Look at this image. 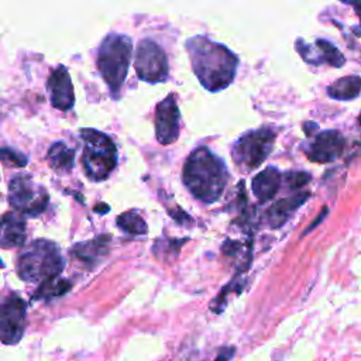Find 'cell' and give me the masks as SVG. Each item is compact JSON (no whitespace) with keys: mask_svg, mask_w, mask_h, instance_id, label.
Segmentation results:
<instances>
[{"mask_svg":"<svg viewBox=\"0 0 361 361\" xmlns=\"http://www.w3.org/2000/svg\"><path fill=\"white\" fill-rule=\"evenodd\" d=\"M27 305L20 296H8L0 303V341L3 344H17L25 329Z\"/></svg>","mask_w":361,"mask_h":361,"instance_id":"obj_9","label":"cell"},{"mask_svg":"<svg viewBox=\"0 0 361 361\" xmlns=\"http://www.w3.org/2000/svg\"><path fill=\"white\" fill-rule=\"evenodd\" d=\"M107 240L109 237H99L92 241L76 244L73 248V255L86 264H94L102 254H106Z\"/></svg>","mask_w":361,"mask_h":361,"instance_id":"obj_18","label":"cell"},{"mask_svg":"<svg viewBox=\"0 0 361 361\" xmlns=\"http://www.w3.org/2000/svg\"><path fill=\"white\" fill-rule=\"evenodd\" d=\"M281 182H282V175L278 169L269 166V168L261 171L252 179L254 196L258 197L259 200L272 199L276 195V192L279 190Z\"/></svg>","mask_w":361,"mask_h":361,"instance_id":"obj_15","label":"cell"},{"mask_svg":"<svg viewBox=\"0 0 361 361\" xmlns=\"http://www.w3.org/2000/svg\"><path fill=\"white\" fill-rule=\"evenodd\" d=\"M182 178L196 199L203 203H214L224 192L228 172L219 157L209 148L199 147L185 161Z\"/></svg>","mask_w":361,"mask_h":361,"instance_id":"obj_2","label":"cell"},{"mask_svg":"<svg viewBox=\"0 0 361 361\" xmlns=\"http://www.w3.org/2000/svg\"><path fill=\"white\" fill-rule=\"evenodd\" d=\"M51 104L62 111L72 109L75 104V93L69 72L65 66H58L49 76L47 83Z\"/></svg>","mask_w":361,"mask_h":361,"instance_id":"obj_12","label":"cell"},{"mask_svg":"<svg viewBox=\"0 0 361 361\" xmlns=\"http://www.w3.org/2000/svg\"><path fill=\"white\" fill-rule=\"evenodd\" d=\"M309 192H303L290 197L281 199L276 203H274L268 210L269 226L274 228L283 226L288 221V219L296 212V209H299L309 199Z\"/></svg>","mask_w":361,"mask_h":361,"instance_id":"obj_14","label":"cell"},{"mask_svg":"<svg viewBox=\"0 0 361 361\" xmlns=\"http://www.w3.org/2000/svg\"><path fill=\"white\" fill-rule=\"evenodd\" d=\"M25 241V220L17 212L0 216V247L14 248Z\"/></svg>","mask_w":361,"mask_h":361,"instance_id":"obj_13","label":"cell"},{"mask_svg":"<svg viewBox=\"0 0 361 361\" xmlns=\"http://www.w3.org/2000/svg\"><path fill=\"white\" fill-rule=\"evenodd\" d=\"M0 267H4V262L0 259Z\"/></svg>","mask_w":361,"mask_h":361,"instance_id":"obj_27","label":"cell"},{"mask_svg":"<svg viewBox=\"0 0 361 361\" xmlns=\"http://www.w3.org/2000/svg\"><path fill=\"white\" fill-rule=\"evenodd\" d=\"M316 48L319 49V56H320L322 63H329V65H333L336 68H340L344 63L343 55L330 42H327L324 39H319L316 42Z\"/></svg>","mask_w":361,"mask_h":361,"instance_id":"obj_21","label":"cell"},{"mask_svg":"<svg viewBox=\"0 0 361 361\" xmlns=\"http://www.w3.org/2000/svg\"><path fill=\"white\" fill-rule=\"evenodd\" d=\"M345 140L336 130H326L319 133L310 144L307 157L313 162L327 164L341 157L344 151Z\"/></svg>","mask_w":361,"mask_h":361,"instance_id":"obj_11","label":"cell"},{"mask_svg":"<svg viewBox=\"0 0 361 361\" xmlns=\"http://www.w3.org/2000/svg\"><path fill=\"white\" fill-rule=\"evenodd\" d=\"M72 283L66 279H62L59 276L47 279L41 282L37 292L32 295V299L35 300H49L52 298H59L65 295L71 289Z\"/></svg>","mask_w":361,"mask_h":361,"instance_id":"obj_19","label":"cell"},{"mask_svg":"<svg viewBox=\"0 0 361 361\" xmlns=\"http://www.w3.org/2000/svg\"><path fill=\"white\" fill-rule=\"evenodd\" d=\"M47 161L55 172L68 173L75 165V149L62 141L54 142L48 149Z\"/></svg>","mask_w":361,"mask_h":361,"instance_id":"obj_16","label":"cell"},{"mask_svg":"<svg viewBox=\"0 0 361 361\" xmlns=\"http://www.w3.org/2000/svg\"><path fill=\"white\" fill-rule=\"evenodd\" d=\"M117 226L130 234H145L148 227L147 223L144 221V219L134 210H128L121 213L117 217Z\"/></svg>","mask_w":361,"mask_h":361,"instance_id":"obj_20","label":"cell"},{"mask_svg":"<svg viewBox=\"0 0 361 361\" xmlns=\"http://www.w3.org/2000/svg\"><path fill=\"white\" fill-rule=\"evenodd\" d=\"M195 75L203 87L217 92L227 87L237 71V56L224 45L196 35L185 42Z\"/></svg>","mask_w":361,"mask_h":361,"instance_id":"obj_1","label":"cell"},{"mask_svg":"<svg viewBox=\"0 0 361 361\" xmlns=\"http://www.w3.org/2000/svg\"><path fill=\"white\" fill-rule=\"evenodd\" d=\"M361 92V78L360 76H344L331 83L327 89L330 97L336 100H351L357 97Z\"/></svg>","mask_w":361,"mask_h":361,"instance_id":"obj_17","label":"cell"},{"mask_svg":"<svg viewBox=\"0 0 361 361\" xmlns=\"http://www.w3.org/2000/svg\"><path fill=\"white\" fill-rule=\"evenodd\" d=\"M275 133L269 128L248 131L241 135L231 148V155L237 166L251 171L258 168L272 151Z\"/></svg>","mask_w":361,"mask_h":361,"instance_id":"obj_6","label":"cell"},{"mask_svg":"<svg viewBox=\"0 0 361 361\" xmlns=\"http://www.w3.org/2000/svg\"><path fill=\"white\" fill-rule=\"evenodd\" d=\"M234 353H235V348H234V347H223V348L219 351V354H217V357H216L214 361H230V360L233 358Z\"/></svg>","mask_w":361,"mask_h":361,"instance_id":"obj_24","label":"cell"},{"mask_svg":"<svg viewBox=\"0 0 361 361\" xmlns=\"http://www.w3.org/2000/svg\"><path fill=\"white\" fill-rule=\"evenodd\" d=\"M133 44L127 35L109 34L97 51V68L111 93H118L128 72Z\"/></svg>","mask_w":361,"mask_h":361,"instance_id":"obj_4","label":"cell"},{"mask_svg":"<svg viewBox=\"0 0 361 361\" xmlns=\"http://www.w3.org/2000/svg\"><path fill=\"white\" fill-rule=\"evenodd\" d=\"M0 161L6 165L11 166H25L27 165V157L13 148L0 147Z\"/></svg>","mask_w":361,"mask_h":361,"instance_id":"obj_22","label":"cell"},{"mask_svg":"<svg viewBox=\"0 0 361 361\" xmlns=\"http://www.w3.org/2000/svg\"><path fill=\"white\" fill-rule=\"evenodd\" d=\"M285 179L292 189H296L306 185L310 180V175L307 172H289L286 173Z\"/></svg>","mask_w":361,"mask_h":361,"instance_id":"obj_23","label":"cell"},{"mask_svg":"<svg viewBox=\"0 0 361 361\" xmlns=\"http://www.w3.org/2000/svg\"><path fill=\"white\" fill-rule=\"evenodd\" d=\"M360 124H361V114H360Z\"/></svg>","mask_w":361,"mask_h":361,"instance_id":"obj_28","label":"cell"},{"mask_svg":"<svg viewBox=\"0 0 361 361\" xmlns=\"http://www.w3.org/2000/svg\"><path fill=\"white\" fill-rule=\"evenodd\" d=\"M327 213H329V209L324 206V207H323V213L320 212V214L316 217V220L313 221V224H310V226H309V227L305 230V233H303V234H307V233H309V231H310L313 227H316V226H317V224H319V223H320V221H322V220H323V219L327 216Z\"/></svg>","mask_w":361,"mask_h":361,"instance_id":"obj_25","label":"cell"},{"mask_svg":"<svg viewBox=\"0 0 361 361\" xmlns=\"http://www.w3.org/2000/svg\"><path fill=\"white\" fill-rule=\"evenodd\" d=\"M343 1H345V3L351 4V6L355 8V11H357V16H358V18H360V23H361V0H343Z\"/></svg>","mask_w":361,"mask_h":361,"instance_id":"obj_26","label":"cell"},{"mask_svg":"<svg viewBox=\"0 0 361 361\" xmlns=\"http://www.w3.org/2000/svg\"><path fill=\"white\" fill-rule=\"evenodd\" d=\"M83 140L82 165L90 180L100 182L109 178L117 164V149L109 135L93 128L80 131Z\"/></svg>","mask_w":361,"mask_h":361,"instance_id":"obj_5","label":"cell"},{"mask_svg":"<svg viewBox=\"0 0 361 361\" xmlns=\"http://www.w3.org/2000/svg\"><path fill=\"white\" fill-rule=\"evenodd\" d=\"M135 72L141 80L149 83L164 82L168 78V59L164 49L151 39L140 41L134 61Z\"/></svg>","mask_w":361,"mask_h":361,"instance_id":"obj_8","label":"cell"},{"mask_svg":"<svg viewBox=\"0 0 361 361\" xmlns=\"http://www.w3.org/2000/svg\"><path fill=\"white\" fill-rule=\"evenodd\" d=\"M65 261L58 245L48 240L27 244L17 259V274L25 282H44L59 276Z\"/></svg>","mask_w":361,"mask_h":361,"instance_id":"obj_3","label":"cell"},{"mask_svg":"<svg viewBox=\"0 0 361 361\" xmlns=\"http://www.w3.org/2000/svg\"><path fill=\"white\" fill-rule=\"evenodd\" d=\"M155 135L164 144H172L179 135V109L175 94H168L155 109Z\"/></svg>","mask_w":361,"mask_h":361,"instance_id":"obj_10","label":"cell"},{"mask_svg":"<svg viewBox=\"0 0 361 361\" xmlns=\"http://www.w3.org/2000/svg\"><path fill=\"white\" fill-rule=\"evenodd\" d=\"M48 200L47 189L28 175H18L8 183V202L20 214L38 216L47 209Z\"/></svg>","mask_w":361,"mask_h":361,"instance_id":"obj_7","label":"cell"}]
</instances>
